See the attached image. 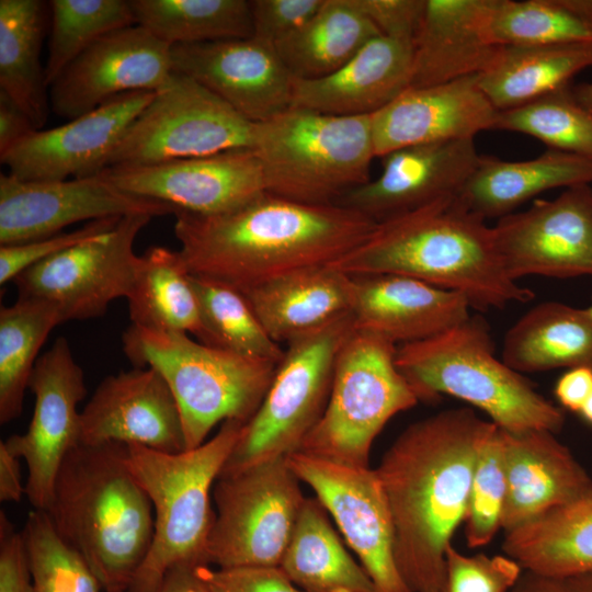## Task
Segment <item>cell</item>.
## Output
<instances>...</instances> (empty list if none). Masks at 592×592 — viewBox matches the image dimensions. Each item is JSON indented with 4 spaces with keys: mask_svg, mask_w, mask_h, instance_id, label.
<instances>
[{
    "mask_svg": "<svg viewBox=\"0 0 592 592\" xmlns=\"http://www.w3.org/2000/svg\"><path fill=\"white\" fill-rule=\"evenodd\" d=\"M173 216L187 271L242 293L294 272L331 265L377 226L342 205H310L269 192L226 213L177 210Z\"/></svg>",
    "mask_w": 592,
    "mask_h": 592,
    "instance_id": "2",
    "label": "cell"
},
{
    "mask_svg": "<svg viewBox=\"0 0 592 592\" xmlns=\"http://www.w3.org/2000/svg\"><path fill=\"white\" fill-rule=\"evenodd\" d=\"M581 184L592 185V160L577 155L547 149L522 161L481 155L456 200L485 220H498L540 193Z\"/></svg>",
    "mask_w": 592,
    "mask_h": 592,
    "instance_id": "29",
    "label": "cell"
},
{
    "mask_svg": "<svg viewBox=\"0 0 592 592\" xmlns=\"http://www.w3.org/2000/svg\"><path fill=\"white\" fill-rule=\"evenodd\" d=\"M489 33L499 46L588 43L592 20L582 0H492Z\"/></svg>",
    "mask_w": 592,
    "mask_h": 592,
    "instance_id": "41",
    "label": "cell"
},
{
    "mask_svg": "<svg viewBox=\"0 0 592 592\" xmlns=\"http://www.w3.org/2000/svg\"><path fill=\"white\" fill-rule=\"evenodd\" d=\"M204 335L201 343L278 364L281 345L266 332L246 295L220 281L191 274Z\"/></svg>",
    "mask_w": 592,
    "mask_h": 592,
    "instance_id": "40",
    "label": "cell"
},
{
    "mask_svg": "<svg viewBox=\"0 0 592 592\" xmlns=\"http://www.w3.org/2000/svg\"><path fill=\"white\" fill-rule=\"evenodd\" d=\"M197 566L183 563L171 568L157 592H210L197 574Z\"/></svg>",
    "mask_w": 592,
    "mask_h": 592,
    "instance_id": "56",
    "label": "cell"
},
{
    "mask_svg": "<svg viewBox=\"0 0 592 592\" xmlns=\"http://www.w3.org/2000/svg\"><path fill=\"white\" fill-rule=\"evenodd\" d=\"M0 592H34L23 531L0 512Z\"/></svg>",
    "mask_w": 592,
    "mask_h": 592,
    "instance_id": "50",
    "label": "cell"
},
{
    "mask_svg": "<svg viewBox=\"0 0 592 592\" xmlns=\"http://www.w3.org/2000/svg\"><path fill=\"white\" fill-rule=\"evenodd\" d=\"M396 352L394 343L354 330L338 355L326 409L297 452L368 467L372 444L386 423L419 402Z\"/></svg>",
    "mask_w": 592,
    "mask_h": 592,
    "instance_id": "9",
    "label": "cell"
},
{
    "mask_svg": "<svg viewBox=\"0 0 592 592\" xmlns=\"http://www.w3.org/2000/svg\"><path fill=\"white\" fill-rule=\"evenodd\" d=\"M382 35L353 0H325L301 27L274 46L293 78L327 77Z\"/></svg>",
    "mask_w": 592,
    "mask_h": 592,
    "instance_id": "35",
    "label": "cell"
},
{
    "mask_svg": "<svg viewBox=\"0 0 592 592\" xmlns=\"http://www.w3.org/2000/svg\"><path fill=\"white\" fill-rule=\"evenodd\" d=\"M579 414L585 422L592 424V391L580 409Z\"/></svg>",
    "mask_w": 592,
    "mask_h": 592,
    "instance_id": "58",
    "label": "cell"
},
{
    "mask_svg": "<svg viewBox=\"0 0 592 592\" xmlns=\"http://www.w3.org/2000/svg\"><path fill=\"white\" fill-rule=\"evenodd\" d=\"M37 130L29 115L0 91V153Z\"/></svg>",
    "mask_w": 592,
    "mask_h": 592,
    "instance_id": "53",
    "label": "cell"
},
{
    "mask_svg": "<svg viewBox=\"0 0 592 592\" xmlns=\"http://www.w3.org/2000/svg\"><path fill=\"white\" fill-rule=\"evenodd\" d=\"M522 572L506 555L466 556L453 544L446 550V592H510Z\"/></svg>",
    "mask_w": 592,
    "mask_h": 592,
    "instance_id": "46",
    "label": "cell"
},
{
    "mask_svg": "<svg viewBox=\"0 0 592 592\" xmlns=\"http://www.w3.org/2000/svg\"><path fill=\"white\" fill-rule=\"evenodd\" d=\"M155 93H123L64 125L37 129L0 153L1 163L9 174L23 181L98 174Z\"/></svg>",
    "mask_w": 592,
    "mask_h": 592,
    "instance_id": "20",
    "label": "cell"
},
{
    "mask_svg": "<svg viewBox=\"0 0 592 592\" xmlns=\"http://www.w3.org/2000/svg\"><path fill=\"white\" fill-rule=\"evenodd\" d=\"M496 428L470 408L443 410L408 425L375 469L391 515L395 561L411 592H446V550Z\"/></svg>",
    "mask_w": 592,
    "mask_h": 592,
    "instance_id": "1",
    "label": "cell"
},
{
    "mask_svg": "<svg viewBox=\"0 0 592 592\" xmlns=\"http://www.w3.org/2000/svg\"><path fill=\"white\" fill-rule=\"evenodd\" d=\"M196 571L210 592H304L281 567L212 568L200 565Z\"/></svg>",
    "mask_w": 592,
    "mask_h": 592,
    "instance_id": "48",
    "label": "cell"
},
{
    "mask_svg": "<svg viewBox=\"0 0 592 592\" xmlns=\"http://www.w3.org/2000/svg\"><path fill=\"white\" fill-rule=\"evenodd\" d=\"M502 433L508 485L504 533L592 493L591 476L555 433Z\"/></svg>",
    "mask_w": 592,
    "mask_h": 592,
    "instance_id": "26",
    "label": "cell"
},
{
    "mask_svg": "<svg viewBox=\"0 0 592 592\" xmlns=\"http://www.w3.org/2000/svg\"><path fill=\"white\" fill-rule=\"evenodd\" d=\"M112 592H125V591H112Z\"/></svg>",
    "mask_w": 592,
    "mask_h": 592,
    "instance_id": "60",
    "label": "cell"
},
{
    "mask_svg": "<svg viewBox=\"0 0 592 592\" xmlns=\"http://www.w3.org/2000/svg\"><path fill=\"white\" fill-rule=\"evenodd\" d=\"M506 492L503 433L497 425L474 469L464 521L468 547H482L493 539L501 528Z\"/></svg>",
    "mask_w": 592,
    "mask_h": 592,
    "instance_id": "45",
    "label": "cell"
},
{
    "mask_svg": "<svg viewBox=\"0 0 592 592\" xmlns=\"http://www.w3.org/2000/svg\"><path fill=\"white\" fill-rule=\"evenodd\" d=\"M171 47L140 25L101 37L49 87L52 111L67 119L133 91L157 92L172 76Z\"/></svg>",
    "mask_w": 592,
    "mask_h": 592,
    "instance_id": "19",
    "label": "cell"
},
{
    "mask_svg": "<svg viewBox=\"0 0 592 592\" xmlns=\"http://www.w3.org/2000/svg\"><path fill=\"white\" fill-rule=\"evenodd\" d=\"M132 325L149 330L204 335L200 305L191 273L179 251L150 247L127 296Z\"/></svg>",
    "mask_w": 592,
    "mask_h": 592,
    "instance_id": "37",
    "label": "cell"
},
{
    "mask_svg": "<svg viewBox=\"0 0 592 592\" xmlns=\"http://www.w3.org/2000/svg\"><path fill=\"white\" fill-rule=\"evenodd\" d=\"M498 110L478 84L477 76L408 88L371 115L376 157L431 143L475 139L494 129Z\"/></svg>",
    "mask_w": 592,
    "mask_h": 592,
    "instance_id": "24",
    "label": "cell"
},
{
    "mask_svg": "<svg viewBox=\"0 0 592 592\" xmlns=\"http://www.w3.org/2000/svg\"><path fill=\"white\" fill-rule=\"evenodd\" d=\"M25 494V485L22 483L20 473V458L12 455L3 441L0 442V500L3 502H19Z\"/></svg>",
    "mask_w": 592,
    "mask_h": 592,
    "instance_id": "55",
    "label": "cell"
},
{
    "mask_svg": "<svg viewBox=\"0 0 592 592\" xmlns=\"http://www.w3.org/2000/svg\"><path fill=\"white\" fill-rule=\"evenodd\" d=\"M502 361L520 373L592 369V298L583 308L543 301L506 331Z\"/></svg>",
    "mask_w": 592,
    "mask_h": 592,
    "instance_id": "31",
    "label": "cell"
},
{
    "mask_svg": "<svg viewBox=\"0 0 592 592\" xmlns=\"http://www.w3.org/2000/svg\"><path fill=\"white\" fill-rule=\"evenodd\" d=\"M244 424L227 420L202 445L175 454L126 444L128 465L153 510L151 546L126 592H157L171 568L208 565L213 488Z\"/></svg>",
    "mask_w": 592,
    "mask_h": 592,
    "instance_id": "6",
    "label": "cell"
},
{
    "mask_svg": "<svg viewBox=\"0 0 592 592\" xmlns=\"http://www.w3.org/2000/svg\"><path fill=\"white\" fill-rule=\"evenodd\" d=\"M98 174L126 193L197 215L226 213L266 192L262 166L252 149L113 166Z\"/></svg>",
    "mask_w": 592,
    "mask_h": 592,
    "instance_id": "18",
    "label": "cell"
},
{
    "mask_svg": "<svg viewBox=\"0 0 592 592\" xmlns=\"http://www.w3.org/2000/svg\"><path fill=\"white\" fill-rule=\"evenodd\" d=\"M588 8H589L590 16L592 18V0H588Z\"/></svg>",
    "mask_w": 592,
    "mask_h": 592,
    "instance_id": "59",
    "label": "cell"
},
{
    "mask_svg": "<svg viewBox=\"0 0 592 592\" xmlns=\"http://www.w3.org/2000/svg\"><path fill=\"white\" fill-rule=\"evenodd\" d=\"M29 389L35 396L33 415L23 434L3 441L27 468L25 496L33 509L47 511L54 485L67 454L80 443V401L87 394L84 373L69 342L59 337L32 372Z\"/></svg>",
    "mask_w": 592,
    "mask_h": 592,
    "instance_id": "14",
    "label": "cell"
},
{
    "mask_svg": "<svg viewBox=\"0 0 592 592\" xmlns=\"http://www.w3.org/2000/svg\"><path fill=\"white\" fill-rule=\"evenodd\" d=\"M413 42L378 35L331 75L293 78L292 106L339 115H372L410 86Z\"/></svg>",
    "mask_w": 592,
    "mask_h": 592,
    "instance_id": "27",
    "label": "cell"
},
{
    "mask_svg": "<svg viewBox=\"0 0 592 592\" xmlns=\"http://www.w3.org/2000/svg\"><path fill=\"white\" fill-rule=\"evenodd\" d=\"M110 442L171 454L186 451L180 409L155 368L106 376L81 411L80 443Z\"/></svg>",
    "mask_w": 592,
    "mask_h": 592,
    "instance_id": "23",
    "label": "cell"
},
{
    "mask_svg": "<svg viewBox=\"0 0 592 592\" xmlns=\"http://www.w3.org/2000/svg\"><path fill=\"white\" fill-rule=\"evenodd\" d=\"M126 446L76 445L59 468L46 511L105 592H126L153 535L152 504L128 465Z\"/></svg>",
    "mask_w": 592,
    "mask_h": 592,
    "instance_id": "4",
    "label": "cell"
},
{
    "mask_svg": "<svg viewBox=\"0 0 592 592\" xmlns=\"http://www.w3.org/2000/svg\"><path fill=\"white\" fill-rule=\"evenodd\" d=\"M571 86L525 105L499 111L494 129L524 134L548 149L592 160V112L576 100Z\"/></svg>",
    "mask_w": 592,
    "mask_h": 592,
    "instance_id": "43",
    "label": "cell"
},
{
    "mask_svg": "<svg viewBox=\"0 0 592 592\" xmlns=\"http://www.w3.org/2000/svg\"><path fill=\"white\" fill-rule=\"evenodd\" d=\"M45 5L39 0H0V91L42 129L50 107L41 49Z\"/></svg>",
    "mask_w": 592,
    "mask_h": 592,
    "instance_id": "36",
    "label": "cell"
},
{
    "mask_svg": "<svg viewBox=\"0 0 592 592\" xmlns=\"http://www.w3.org/2000/svg\"><path fill=\"white\" fill-rule=\"evenodd\" d=\"M396 365L419 401L458 398L511 433L556 434L563 426L562 409L496 357L489 326L478 315L433 338L397 346Z\"/></svg>",
    "mask_w": 592,
    "mask_h": 592,
    "instance_id": "5",
    "label": "cell"
},
{
    "mask_svg": "<svg viewBox=\"0 0 592 592\" xmlns=\"http://www.w3.org/2000/svg\"><path fill=\"white\" fill-rule=\"evenodd\" d=\"M498 253L514 281L592 276V185L563 189L553 200H535L492 226Z\"/></svg>",
    "mask_w": 592,
    "mask_h": 592,
    "instance_id": "16",
    "label": "cell"
},
{
    "mask_svg": "<svg viewBox=\"0 0 592 592\" xmlns=\"http://www.w3.org/2000/svg\"><path fill=\"white\" fill-rule=\"evenodd\" d=\"M492 0H425L413 41L409 88L478 76L499 45L489 33Z\"/></svg>",
    "mask_w": 592,
    "mask_h": 592,
    "instance_id": "28",
    "label": "cell"
},
{
    "mask_svg": "<svg viewBox=\"0 0 592 592\" xmlns=\"http://www.w3.org/2000/svg\"><path fill=\"white\" fill-rule=\"evenodd\" d=\"M299 481L286 456L219 476L207 563L280 567L306 499Z\"/></svg>",
    "mask_w": 592,
    "mask_h": 592,
    "instance_id": "11",
    "label": "cell"
},
{
    "mask_svg": "<svg viewBox=\"0 0 592 592\" xmlns=\"http://www.w3.org/2000/svg\"><path fill=\"white\" fill-rule=\"evenodd\" d=\"M592 67V42L500 46L478 84L498 111L515 109L571 84Z\"/></svg>",
    "mask_w": 592,
    "mask_h": 592,
    "instance_id": "32",
    "label": "cell"
},
{
    "mask_svg": "<svg viewBox=\"0 0 592 592\" xmlns=\"http://www.w3.org/2000/svg\"><path fill=\"white\" fill-rule=\"evenodd\" d=\"M121 218L93 220L70 232H59L25 243L0 246V284L12 282L27 267L72 246L110 231Z\"/></svg>",
    "mask_w": 592,
    "mask_h": 592,
    "instance_id": "47",
    "label": "cell"
},
{
    "mask_svg": "<svg viewBox=\"0 0 592 592\" xmlns=\"http://www.w3.org/2000/svg\"><path fill=\"white\" fill-rule=\"evenodd\" d=\"M171 66L251 122H265L292 106V75L274 45L252 36L174 45Z\"/></svg>",
    "mask_w": 592,
    "mask_h": 592,
    "instance_id": "21",
    "label": "cell"
},
{
    "mask_svg": "<svg viewBox=\"0 0 592 592\" xmlns=\"http://www.w3.org/2000/svg\"><path fill=\"white\" fill-rule=\"evenodd\" d=\"M280 567L304 592H378L317 498H306Z\"/></svg>",
    "mask_w": 592,
    "mask_h": 592,
    "instance_id": "33",
    "label": "cell"
},
{
    "mask_svg": "<svg viewBox=\"0 0 592 592\" xmlns=\"http://www.w3.org/2000/svg\"><path fill=\"white\" fill-rule=\"evenodd\" d=\"M425 0H353L382 35L414 41Z\"/></svg>",
    "mask_w": 592,
    "mask_h": 592,
    "instance_id": "51",
    "label": "cell"
},
{
    "mask_svg": "<svg viewBox=\"0 0 592 592\" xmlns=\"http://www.w3.org/2000/svg\"><path fill=\"white\" fill-rule=\"evenodd\" d=\"M576 100L587 110L592 112V81L571 86Z\"/></svg>",
    "mask_w": 592,
    "mask_h": 592,
    "instance_id": "57",
    "label": "cell"
},
{
    "mask_svg": "<svg viewBox=\"0 0 592 592\" xmlns=\"http://www.w3.org/2000/svg\"><path fill=\"white\" fill-rule=\"evenodd\" d=\"M135 22L170 47L252 36L250 1L130 0Z\"/></svg>",
    "mask_w": 592,
    "mask_h": 592,
    "instance_id": "39",
    "label": "cell"
},
{
    "mask_svg": "<svg viewBox=\"0 0 592 592\" xmlns=\"http://www.w3.org/2000/svg\"><path fill=\"white\" fill-rule=\"evenodd\" d=\"M122 342L135 367H152L167 382L180 409L186 449L202 445L219 422L247 423L277 366L206 345L186 333L135 325L123 332Z\"/></svg>",
    "mask_w": 592,
    "mask_h": 592,
    "instance_id": "7",
    "label": "cell"
},
{
    "mask_svg": "<svg viewBox=\"0 0 592 592\" xmlns=\"http://www.w3.org/2000/svg\"><path fill=\"white\" fill-rule=\"evenodd\" d=\"M62 323L52 303L19 297L0 308V423L18 419L24 394L38 360L37 354L52 330Z\"/></svg>",
    "mask_w": 592,
    "mask_h": 592,
    "instance_id": "38",
    "label": "cell"
},
{
    "mask_svg": "<svg viewBox=\"0 0 592 592\" xmlns=\"http://www.w3.org/2000/svg\"><path fill=\"white\" fill-rule=\"evenodd\" d=\"M174 213L172 206L126 193L99 174L23 181L0 173V246L43 239L84 220Z\"/></svg>",
    "mask_w": 592,
    "mask_h": 592,
    "instance_id": "17",
    "label": "cell"
},
{
    "mask_svg": "<svg viewBox=\"0 0 592 592\" xmlns=\"http://www.w3.org/2000/svg\"><path fill=\"white\" fill-rule=\"evenodd\" d=\"M331 266L350 276L418 278L465 295L479 310L534 297L506 274L492 226L462 206L456 195L377 224L365 241Z\"/></svg>",
    "mask_w": 592,
    "mask_h": 592,
    "instance_id": "3",
    "label": "cell"
},
{
    "mask_svg": "<svg viewBox=\"0 0 592 592\" xmlns=\"http://www.w3.org/2000/svg\"><path fill=\"white\" fill-rule=\"evenodd\" d=\"M510 592H592V571L546 576L523 570Z\"/></svg>",
    "mask_w": 592,
    "mask_h": 592,
    "instance_id": "52",
    "label": "cell"
},
{
    "mask_svg": "<svg viewBox=\"0 0 592 592\" xmlns=\"http://www.w3.org/2000/svg\"><path fill=\"white\" fill-rule=\"evenodd\" d=\"M354 330L349 311L287 342L259 409L219 476L298 451L326 409L338 355Z\"/></svg>",
    "mask_w": 592,
    "mask_h": 592,
    "instance_id": "10",
    "label": "cell"
},
{
    "mask_svg": "<svg viewBox=\"0 0 592 592\" xmlns=\"http://www.w3.org/2000/svg\"><path fill=\"white\" fill-rule=\"evenodd\" d=\"M152 218L124 216L110 231L27 267L12 281L19 297L54 304L62 322L104 315L113 300L127 298L140 263L134 242Z\"/></svg>",
    "mask_w": 592,
    "mask_h": 592,
    "instance_id": "13",
    "label": "cell"
},
{
    "mask_svg": "<svg viewBox=\"0 0 592 592\" xmlns=\"http://www.w3.org/2000/svg\"><path fill=\"white\" fill-rule=\"evenodd\" d=\"M252 150L266 192L310 205L337 204L368 182L376 157L371 115L339 116L294 106L257 123Z\"/></svg>",
    "mask_w": 592,
    "mask_h": 592,
    "instance_id": "8",
    "label": "cell"
},
{
    "mask_svg": "<svg viewBox=\"0 0 592 592\" xmlns=\"http://www.w3.org/2000/svg\"><path fill=\"white\" fill-rule=\"evenodd\" d=\"M255 129L257 123L192 78L173 71L128 127L106 168L253 149Z\"/></svg>",
    "mask_w": 592,
    "mask_h": 592,
    "instance_id": "12",
    "label": "cell"
},
{
    "mask_svg": "<svg viewBox=\"0 0 592 592\" xmlns=\"http://www.w3.org/2000/svg\"><path fill=\"white\" fill-rule=\"evenodd\" d=\"M502 549L523 570L565 576L592 571V493L504 533Z\"/></svg>",
    "mask_w": 592,
    "mask_h": 592,
    "instance_id": "34",
    "label": "cell"
},
{
    "mask_svg": "<svg viewBox=\"0 0 592 592\" xmlns=\"http://www.w3.org/2000/svg\"><path fill=\"white\" fill-rule=\"evenodd\" d=\"M351 314L357 331L395 345L439 335L470 317L468 298L406 275L351 276Z\"/></svg>",
    "mask_w": 592,
    "mask_h": 592,
    "instance_id": "25",
    "label": "cell"
},
{
    "mask_svg": "<svg viewBox=\"0 0 592 592\" xmlns=\"http://www.w3.org/2000/svg\"><path fill=\"white\" fill-rule=\"evenodd\" d=\"M592 391V369L585 367L570 368L563 373L555 385V397L562 408L579 413Z\"/></svg>",
    "mask_w": 592,
    "mask_h": 592,
    "instance_id": "54",
    "label": "cell"
},
{
    "mask_svg": "<svg viewBox=\"0 0 592 592\" xmlns=\"http://www.w3.org/2000/svg\"><path fill=\"white\" fill-rule=\"evenodd\" d=\"M480 157L475 139L400 148L382 157L376 179L353 189L337 204L379 224L457 195Z\"/></svg>",
    "mask_w": 592,
    "mask_h": 592,
    "instance_id": "22",
    "label": "cell"
},
{
    "mask_svg": "<svg viewBox=\"0 0 592 592\" xmlns=\"http://www.w3.org/2000/svg\"><path fill=\"white\" fill-rule=\"evenodd\" d=\"M325 0H252V37L275 45L301 27Z\"/></svg>",
    "mask_w": 592,
    "mask_h": 592,
    "instance_id": "49",
    "label": "cell"
},
{
    "mask_svg": "<svg viewBox=\"0 0 592 592\" xmlns=\"http://www.w3.org/2000/svg\"><path fill=\"white\" fill-rule=\"evenodd\" d=\"M351 276L331 266L291 273L244 292L278 344L351 311Z\"/></svg>",
    "mask_w": 592,
    "mask_h": 592,
    "instance_id": "30",
    "label": "cell"
},
{
    "mask_svg": "<svg viewBox=\"0 0 592 592\" xmlns=\"http://www.w3.org/2000/svg\"><path fill=\"white\" fill-rule=\"evenodd\" d=\"M34 592H100L95 574L56 531L46 511L33 509L23 530Z\"/></svg>",
    "mask_w": 592,
    "mask_h": 592,
    "instance_id": "44",
    "label": "cell"
},
{
    "mask_svg": "<svg viewBox=\"0 0 592 592\" xmlns=\"http://www.w3.org/2000/svg\"><path fill=\"white\" fill-rule=\"evenodd\" d=\"M316 493L378 592H411L394 557L388 502L375 469L338 464L301 452L286 456Z\"/></svg>",
    "mask_w": 592,
    "mask_h": 592,
    "instance_id": "15",
    "label": "cell"
},
{
    "mask_svg": "<svg viewBox=\"0 0 592 592\" xmlns=\"http://www.w3.org/2000/svg\"><path fill=\"white\" fill-rule=\"evenodd\" d=\"M45 79L48 88L86 49L119 29L135 25L130 0H52Z\"/></svg>",
    "mask_w": 592,
    "mask_h": 592,
    "instance_id": "42",
    "label": "cell"
}]
</instances>
